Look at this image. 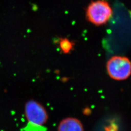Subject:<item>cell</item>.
Masks as SVG:
<instances>
[{
    "mask_svg": "<svg viewBox=\"0 0 131 131\" xmlns=\"http://www.w3.org/2000/svg\"><path fill=\"white\" fill-rule=\"evenodd\" d=\"M74 44L67 38H62L59 41L61 51L65 53H68L73 49Z\"/></svg>",
    "mask_w": 131,
    "mask_h": 131,
    "instance_id": "cell-5",
    "label": "cell"
},
{
    "mask_svg": "<svg viewBox=\"0 0 131 131\" xmlns=\"http://www.w3.org/2000/svg\"><path fill=\"white\" fill-rule=\"evenodd\" d=\"M58 131H84V127L79 119L69 117L62 119L58 126Z\"/></svg>",
    "mask_w": 131,
    "mask_h": 131,
    "instance_id": "cell-4",
    "label": "cell"
},
{
    "mask_svg": "<svg viewBox=\"0 0 131 131\" xmlns=\"http://www.w3.org/2000/svg\"><path fill=\"white\" fill-rule=\"evenodd\" d=\"M112 8L106 1L93 2L88 6L86 16L91 23L96 25L106 24L112 16Z\"/></svg>",
    "mask_w": 131,
    "mask_h": 131,
    "instance_id": "cell-2",
    "label": "cell"
},
{
    "mask_svg": "<svg viewBox=\"0 0 131 131\" xmlns=\"http://www.w3.org/2000/svg\"><path fill=\"white\" fill-rule=\"evenodd\" d=\"M106 70L108 74L113 79H127L131 75V61L125 56H112L106 63Z\"/></svg>",
    "mask_w": 131,
    "mask_h": 131,
    "instance_id": "cell-3",
    "label": "cell"
},
{
    "mask_svg": "<svg viewBox=\"0 0 131 131\" xmlns=\"http://www.w3.org/2000/svg\"><path fill=\"white\" fill-rule=\"evenodd\" d=\"M24 114L28 124L36 130L42 129L48 119L45 108L34 100H29L25 104Z\"/></svg>",
    "mask_w": 131,
    "mask_h": 131,
    "instance_id": "cell-1",
    "label": "cell"
}]
</instances>
